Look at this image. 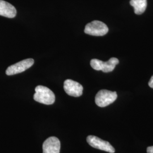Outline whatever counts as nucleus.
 I'll return each mask as SVG.
<instances>
[{"label":"nucleus","instance_id":"1","mask_svg":"<svg viewBox=\"0 0 153 153\" xmlns=\"http://www.w3.org/2000/svg\"><path fill=\"white\" fill-rule=\"evenodd\" d=\"M33 99L39 103L46 105L53 104L55 95L49 88L43 86H38L35 88Z\"/></svg>","mask_w":153,"mask_h":153},{"label":"nucleus","instance_id":"2","mask_svg":"<svg viewBox=\"0 0 153 153\" xmlns=\"http://www.w3.org/2000/svg\"><path fill=\"white\" fill-rule=\"evenodd\" d=\"M117 98V94L115 91L107 90H101L95 96V103L100 107H105L114 103Z\"/></svg>","mask_w":153,"mask_h":153},{"label":"nucleus","instance_id":"3","mask_svg":"<svg viewBox=\"0 0 153 153\" xmlns=\"http://www.w3.org/2000/svg\"><path fill=\"white\" fill-rule=\"evenodd\" d=\"M119 61L115 57H112L109 60L103 62L98 59H93L90 61V65L96 71H102L104 73L112 71L118 64Z\"/></svg>","mask_w":153,"mask_h":153},{"label":"nucleus","instance_id":"4","mask_svg":"<svg viewBox=\"0 0 153 153\" xmlns=\"http://www.w3.org/2000/svg\"><path fill=\"white\" fill-rule=\"evenodd\" d=\"M108 32V28L103 22L94 21L86 25L85 33L93 36H104Z\"/></svg>","mask_w":153,"mask_h":153},{"label":"nucleus","instance_id":"5","mask_svg":"<svg viewBox=\"0 0 153 153\" xmlns=\"http://www.w3.org/2000/svg\"><path fill=\"white\" fill-rule=\"evenodd\" d=\"M88 143L95 149H99L110 153H115L114 148L108 141H105L100 138L94 136H88L87 137Z\"/></svg>","mask_w":153,"mask_h":153},{"label":"nucleus","instance_id":"6","mask_svg":"<svg viewBox=\"0 0 153 153\" xmlns=\"http://www.w3.org/2000/svg\"><path fill=\"white\" fill-rule=\"evenodd\" d=\"M33 64L34 60L33 59H27L21 61L14 65L9 66L6 71V74L7 76H13L21 73L31 67Z\"/></svg>","mask_w":153,"mask_h":153},{"label":"nucleus","instance_id":"7","mask_svg":"<svg viewBox=\"0 0 153 153\" xmlns=\"http://www.w3.org/2000/svg\"><path fill=\"white\" fill-rule=\"evenodd\" d=\"M64 88L66 93L71 97H79L83 93V86L78 82L71 79H66L64 83Z\"/></svg>","mask_w":153,"mask_h":153},{"label":"nucleus","instance_id":"8","mask_svg":"<svg viewBox=\"0 0 153 153\" xmlns=\"http://www.w3.org/2000/svg\"><path fill=\"white\" fill-rule=\"evenodd\" d=\"M61 143L56 137L48 138L43 144V153H60Z\"/></svg>","mask_w":153,"mask_h":153},{"label":"nucleus","instance_id":"9","mask_svg":"<svg viewBox=\"0 0 153 153\" xmlns=\"http://www.w3.org/2000/svg\"><path fill=\"white\" fill-rule=\"evenodd\" d=\"M16 9L10 3L0 0V16L9 18H13L16 16Z\"/></svg>","mask_w":153,"mask_h":153},{"label":"nucleus","instance_id":"10","mask_svg":"<svg viewBox=\"0 0 153 153\" xmlns=\"http://www.w3.org/2000/svg\"><path fill=\"white\" fill-rule=\"evenodd\" d=\"M130 4L133 7L134 13L141 15L146 9L147 0H131Z\"/></svg>","mask_w":153,"mask_h":153},{"label":"nucleus","instance_id":"11","mask_svg":"<svg viewBox=\"0 0 153 153\" xmlns=\"http://www.w3.org/2000/svg\"><path fill=\"white\" fill-rule=\"evenodd\" d=\"M149 86L151 88H153V76L151 77L149 82Z\"/></svg>","mask_w":153,"mask_h":153},{"label":"nucleus","instance_id":"12","mask_svg":"<svg viewBox=\"0 0 153 153\" xmlns=\"http://www.w3.org/2000/svg\"><path fill=\"white\" fill-rule=\"evenodd\" d=\"M147 153H153V146H149L147 148Z\"/></svg>","mask_w":153,"mask_h":153}]
</instances>
